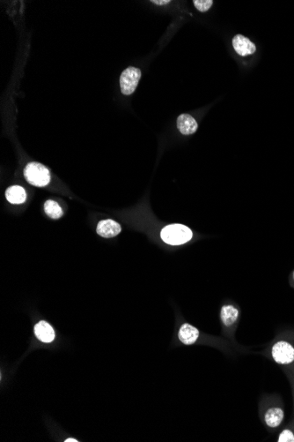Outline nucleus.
<instances>
[{"mask_svg": "<svg viewBox=\"0 0 294 442\" xmlns=\"http://www.w3.org/2000/svg\"><path fill=\"white\" fill-rule=\"evenodd\" d=\"M77 439H68L65 440V442H77Z\"/></svg>", "mask_w": 294, "mask_h": 442, "instance_id": "17", "label": "nucleus"}, {"mask_svg": "<svg viewBox=\"0 0 294 442\" xmlns=\"http://www.w3.org/2000/svg\"><path fill=\"white\" fill-rule=\"evenodd\" d=\"M284 420V411L280 408H272L265 414V422L270 427H277Z\"/></svg>", "mask_w": 294, "mask_h": 442, "instance_id": "12", "label": "nucleus"}, {"mask_svg": "<svg viewBox=\"0 0 294 442\" xmlns=\"http://www.w3.org/2000/svg\"><path fill=\"white\" fill-rule=\"evenodd\" d=\"M96 231L103 238H113L121 232V226L113 220H103L97 226Z\"/></svg>", "mask_w": 294, "mask_h": 442, "instance_id": "6", "label": "nucleus"}, {"mask_svg": "<svg viewBox=\"0 0 294 442\" xmlns=\"http://www.w3.org/2000/svg\"><path fill=\"white\" fill-rule=\"evenodd\" d=\"M193 3L199 12L205 13V12H207L208 10L211 9V7L213 5V1L212 0H194Z\"/></svg>", "mask_w": 294, "mask_h": 442, "instance_id": "14", "label": "nucleus"}, {"mask_svg": "<svg viewBox=\"0 0 294 442\" xmlns=\"http://www.w3.org/2000/svg\"><path fill=\"white\" fill-rule=\"evenodd\" d=\"M221 320L226 326H232L239 316V311L233 306H224L221 309Z\"/></svg>", "mask_w": 294, "mask_h": 442, "instance_id": "11", "label": "nucleus"}, {"mask_svg": "<svg viewBox=\"0 0 294 442\" xmlns=\"http://www.w3.org/2000/svg\"><path fill=\"white\" fill-rule=\"evenodd\" d=\"M232 44L234 51L238 55L241 57L252 55L256 51V46L254 42L250 41V38L238 34L234 36L232 41Z\"/></svg>", "mask_w": 294, "mask_h": 442, "instance_id": "5", "label": "nucleus"}, {"mask_svg": "<svg viewBox=\"0 0 294 442\" xmlns=\"http://www.w3.org/2000/svg\"><path fill=\"white\" fill-rule=\"evenodd\" d=\"M293 279H294V272H293Z\"/></svg>", "mask_w": 294, "mask_h": 442, "instance_id": "18", "label": "nucleus"}, {"mask_svg": "<svg viewBox=\"0 0 294 442\" xmlns=\"http://www.w3.org/2000/svg\"><path fill=\"white\" fill-rule=\"evenodd\" d=\"M279 442H294V434L290 430H285L278 437Z\"/></svg>", "mask_w": 294, "mask_h": 442, "instance_id": "15", "label": "nucleus"}, {"mask_svg": "<svg viewBox=\"0 0 294 442\" xmlns=\"http://www.w3.org/2000/svg\"><path fill=\"white\" fill-rule=\"evenodd\" d=\"M35 334L36 337L42 342H52L55 339L53 328L43 320L35 325Z\"/></svg>", "mask_w": 294, "mask_h": 442, "instance_id": "8", "label": "nucleus"}, {"mask_svg": "<svg viewBox=\"0 0 294 442\" xmlns=\"http://www.w3.org/2000/svg\"><path fill=\"white\" fill-rule=\"evenodd\" d=\"M177 128L183 135H190L197 132L199 125L189 114H182L177 119Z\"/></svg>", "mask_w": 294, "mask_h": 442, "instance_id": "7", "label": "nucleus"}, {"mask_svg": "<svg viewBox=\"0 0 294 442\" xmlns=\"http://www.w3.org/2000/svg\"><path fill=\"white\" fill-rule=\"evenodd\" d=\"M44 210L45 213L52 219H58L63 216V210L54 200H47L44 204Z\"/></svg>", "mask_w": 294, "mask_h": 442, "instance_id": "13", "label": "nucleus"}, {"mask_svg": "<svg viewBox=\"0 0 294 442\" xmlns=\"http://www.w3.org/2000/svg\"><path fill=\"white\" fill-rule=\"evenodd\" d=\"M6 197L10 203H24L27 199L26 191L21 187L13 185L7 189L6 192Z\"/></svg>", "mask_w": 294, "mask_h": 442, "instance_id": "10", "label": "nucleus"}, {"mask_svg": "<svg viewBox=\"0 0 294 442\" xmlns=\"http://www.w3.org/2000/svg\"><path fill=\"white\" fill-rule=\"evenodd\" d=\"M180 341L184 343L186 345H190L193 344L195 341L198 340L199 336V330L195 329V327L189 325L188 323L183 324L179 330Z\"/></svg>", "mask_w": 294, "mask_h": 442, "instance_id": "9", "label": "nucleus"}, {"mask_svg": "<svg viewBox=\"0 0 294 442\" xmlns=\"http://www.w3.org/2000/svg\"><path fill=\"white\" fill-rule=\"evenodd\" d=\"M152 3L158 5V6H164V5L169 4L170 1L169 0H162V1H157V0H154V1H152Z\"/></svg>", "mask_w": 294, "mask_h": 442, "instance_id": "16", "label": "nucleus"}, {"mask_svg": "<svg viewBox=\"0 0 294 442\" xmlns=\"http://www.w3.org/2000/svg\"><path fill=\"white\" fill-rule=\"evenodd\" d=\"M272 356L278 364H290L294 361V348L286 342H278L272 348Z\"/></svg>", "mask_w": 294, "mask_h": 442, "instance_id": "4", "label": "nucleus"}, {"mask_svg": "<svg viewBox=\"0 0 294 442\" xmlns=\"http://www.w3.org/2000/svg\"><path fill=\"white\" fill-rule=\"evenodd\" d=\"M24 176L29 184L35 187H45L51 181V174L44 165L39 162H30L24 170Z\"/></svg>", "mask_w": 294, "mask_h": 442, "instance_id": "2", "label": "nucleus"}, {"mask_svg": "<svg viewBox=\"0 0 294 442\" xmlns=\"http://www.w3.org/2000/svg\"><path fill=\"white\" fill-rule=\"evenodd\" d=\"M141 71L138 68L128 67L121 73L120 77V87L122 94L130 96L134 93L140 81Z\"/></svg>", "mask_w": 294, "mask_h": 442, "instance_id": "3", "label": "nucleus"}, {"mask_svg": "<svg viewBox=\"0 0 294 442\" xmlns=\"http://www.w3.org/2000/svg\"><path fill=\"white\" fill-rule=\"evenodd\" d=\"M191 229L182 224L166 226L160 233L164 242L171 245H183L192 239Z\"/></svg>", "mask_w": 294, "mask_h": 442, "instance_id": "1", "label": "nucleus"}]
</instances>
